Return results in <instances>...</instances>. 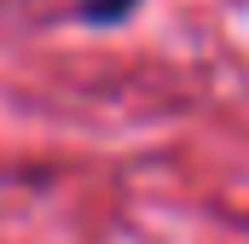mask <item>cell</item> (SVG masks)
Masks as SVG:
<instances>
[{
  "instance_id": "6da1fadb",
  "label": "cell",
  "mask_w": 249,
  "mask_h": 244,
  "mask_svg": "<svg viewBox=\"0 0 249 244\" xmlns=\"http://www.w3.org/2000/svg\"><path fill=\"white\" fill-rule=\"evenodd\" d=\"M75 12H81V23H99V29H116L122 18H133V12H139V0H81Z\"/></svg>"
}]
</instances>
